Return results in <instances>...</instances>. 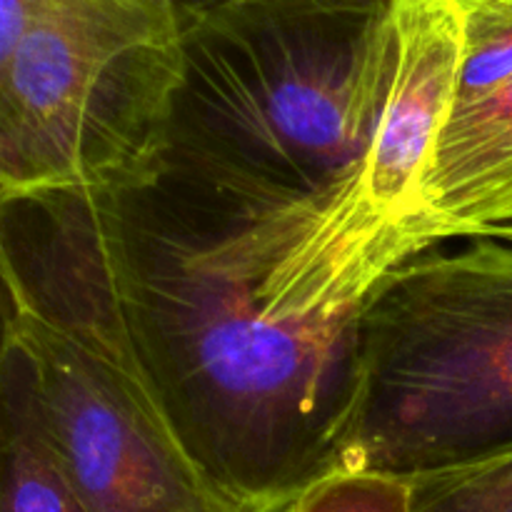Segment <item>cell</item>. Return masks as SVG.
Returning a JSON list of instances; mask_svg holds the SVG:
<instances>
[{"label":"cell","mask_w":512,"mask_h":512,"mask_svg":"<svg viewBox=\"0 0 512 512\" xmlns=\"http://www.w3.org/2000/svg\"><path fill=\"white\" fill-rule=\"evenodd\" d=\"M140 360L193 458L248 512L340 470L358 335L425 243L365 185L270 203L153 165L80 188Z\"/></svg>","instance_id":"cell-1"},{"label":"cell","mask_w":512,"mask_h":512,"mask_svg":"<svg viewBox=\"0 0 512 512\" xmlns=\"http://www.w3.org/2000/svg\"><path fill=\"white\" fill-rule=\"evenodd\" d=\"M180 18L183 80L155 163L270 203L365 185L390 0H180Z\"/></svg>","instance_id":"cell-2"},{"label":"cell","mask_w":512,"mask_h":512,"mask_svg":"<svg viewBox=\"0 0 512 512\" xmlns=\"http://www.w3.org/2000/svg\"><path fill=\"white\" fill-rule=\"evenodd\" d=\"M0 270L50 438L85 510L248 512L175 430L83 190H0Z\"/></svg>","instance_id":"cell-3"},{"label":"cell","mask_w":512,"mask_h":512,"mask_svg":"<svg viewBox=\"0 0 512 512\" xmlns=\"http://www.w3.org/2000/svg\"><path fill=\"white\" fill-rule=\"evenodd\" d=\"M512 443V243L405 260L365 308L340 470L418 478Z\"/></svg>","instance_id":"cell-4"},{"label":"cell","mask_w":512,"mask_h":512,"mask_svg":"<svg viewBox=\"0 0 512 512\" xmlns=\"http://www.w3.org/2000/svg\"><path fill=\"white\" fill-rule=\"evenodd\" d=\"M180 80V0H43L5 70L0 190L143 178Z\"/></svg>","instance_id":"cell-5"},{"label":"cell","mask_w":512,"mask_h":512,"mask_svg":"<svg viewBox=\"0 0 512 512\" xmlns=\"http://www.w3.org/2000/svg\"><path fill=\"white\" fill-rule=\"evenodd\" d=\"M393 68L378 130L365 160L370 203L393 223L423 230V185L450 118L463 65L460 0H390Z\"/></svg>","instance_id":"cell-6"},{"label":"cell","mask_w":512,"mask_h":512,"mask_svg":"<svg viewBox=\"0 0 512 512\" xmlns=\"http://www.w3.org/2000/svg\"><path fill=\"white\" fill-rule=\"evenodd\" d=\"M512 228V68L458 90L423 185V230L433 248Z\"/></svg>","instance_id":"cell-7"},{"label":"cell","mask_w":512,"mask_h":512,"mask_svg":"<svg viewBox=\"0 0 512 512\" xmlns=\"http://www.w3.org/2000/svg\"><path fill=\"white\" fill-rule=\"evenodd\" d=\"M0 512H88L50 438L15 323L0 345Z\"/></svg>","instance_id":"cell-8"},{"label":"cell","mask_w":512,"mask_h":512,"mask_svg":"<svg viewBox=\"0 0 512 512\" xmlns=\"http://www.w3.org/2000/svg\"><path fill=\"white\" fill-rule=\"evenodd\" d=\"M408 480L413 512H512V443Z\"/></svg>","instance_id":"cell-9"},{"label":"cell","mask_w":512,"mask_h":512,"mask_svg":"<svg viewBox=\"0 0 512 512\" xmlns=\"http://www.w3.org/2000/svg\"><path fill=\"white\" fill-rule=\"evenodd\" d=\"M285 512H413L408 478L338 470L310 485Z\"/></svg>","instance_id":"cell-10"},{"label":"cell","mask_w":512,"mask_h":512,"mask_svg":"<svg viewBox=\"0 0 512 512\" xmlns=\"http://www.w3.org/2000/svg\"><path fill=\"white\" fill-rule=\"evenodd\" d=\"M43 0H0V93H3L5 70L15 53V45L23 38L25 28L38 13Z\"/></svg>","instance_id":"cell-11"},{"label":"cell","mask_w":512,"mask_h":512,"mask_svg":"<svg viewBox=\"0 0 512 512\" xmlns=\"http://www.w3.org/2000/svg\"><path fill=\"white\" fill-rule=\"evenodd\" d=\"M15 323V303L13 295H10L8 283L3 278V270H0V345L5 343V338L10 335Z\"/></svg>","instance_id":"cell-12"},{"label":"cell","mask_w":512,"mask_h":512,"mask_svg":"<svg viewBox=\"0 0 512 512\" xmlns=\"http://www.w3.org/2000/svg\"><path fill=\"white\" fill-rule=\"evenodd\" d=\"M495 238H505V240H510V243H512V228H510V230H505V233L495 235Z\"/></svg>","instance_id":"cell-13"}]
</instances>
